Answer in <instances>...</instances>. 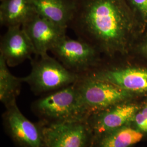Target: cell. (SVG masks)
<instances>
[{
    "label": "cell",
    "instance_id": "cell-1",
    "mask_svg": "<svg viewBox=\"0 0 147 147\" xmlns=\"http://www.w3.org/2000/svg\"><path fill=\"white\" fill-rule=\"evenodd\" d=\"M69 27L107 61L130 57L144 33L125 0H78Z\"/></svg>",
    "mask_w": 147,
    "mask_h": 147
},
{
    "label": "cell",
    "instance_id": "cell-2",
    "mask_svg": "<svg viewBox=\"0 0 147 147\" xmlns=\"http://www.w3.org/2000/svg\"><path fill=\"white\" fill-rule=\"evenodd\" d=\"M32 108L45 124L87 121L88 118L76 83L45 94L33 102Z\"/></svg>",
    "mask_w": 147,
    "mask_h": 147
},
{
    "label": "cell",
    "instance_id": "cell-3",
    "mask_svg": "<svg viewBox=\"0 0 147 147\" xmlns=\"http://www.w3.org/2000/svg\"><path fill=\"white\" fill-rule=\"evenodd\" d=\"M32 60V69L21 78L36 94H45L75 84L81 75L66 68L57 58L47 55Z\"/></svg>",
    "mask_w": 147,
    "mask_h": 147
},
{
    "label": "cell",
    "instance_id": "cell-4",
    "mask_svg": "<svg viewBox=\"0 0 147 147\" xmlns=\"http://www.w3.org/2000/svg\"><path fill=\"white\" fill-rule=\"evenodd\" d=\"M129 58L104 60L87 74L112 83L136 97L147 95V65L134 64Z\"/></svg>",
    "mask_w": 147,
    "mask_h": 147
},
{
    "label": "cell",
    "instance_id": "cell-5",
    "mask_svg": "<svg viewBox=\"0 0 147 147\" xmlns=\"http://www.w3.org/2000/svg\"><path fill=\"white\" fill-rule=\"evenodd\" d=\"M79 98L88 117L136 96L108 81L89 74L81 75L76 82Z\"/></svg>",
    "mask_w": 147,
    "mask_h": 147
},
{
    "label": "cell",
    "instance_id": "cell-6",
    "mask_svg": "<svg viewBox=\"0 0 147 147\" xmlns=\"http://www.w3.org/2000/svg\"><path fill=\"white\" fill-rule=\"evenodd\" d=\"M51 52L66 68L79 75L88 73L104 61L100 53L88 42L67 36Z\"/></svg>",
    "mask_w": 147,
    "mask_h": 147
},
{
    "label": "cell",
    "instance_id": "cell-7",
    "mask_svg": "<svg viewBox=\"0 0 147 147\" xmlns=\"http://www.w3.org/2000/svg\"><path fill=\"white\" fill-rule=\"evenodd\" d=\"M42 128L44 147H87L93 136L87 121L43 123Z\"/></svg>",
    "mask_w": 147,
    "mask_h": 147
},
{
    "label": "cell",
    "instance_id": "cell-8",
    "mask_svg": "<svg viewBox=\"0 0 147 147\" xmlns=\"http://www.w3.org/2000/svg\"><path fill=\"white\" fill-rule=\"evenodd\" d=\"M141 105L133 99L127 100L89 116L87 122L92 135L98 138L109 132L131 125Z\"/></svg>",
    "mask_w": 147,
    "mask_h": 147
},
{
    "label": "cell",
    "instance_id": "cell-9",
    "mask_svg": "<svg viewBox=\"0 0 147 147\" xmlns=\"http://www.w3.org/2000/svg\"><path fill=\"white\" fill-rule=\"evenodd\" d=\"M3 123L7 133L19 147H44L42 125H38L24 116L16 102L6 107Z\"/></svg>",
    "mask_w": 147,
    "mask_h": 147
},
{
    "label": "cell",
    "instance_id": "cell-10",
    "mask_svg": "<svg viewBox=\"0 0 147 147\" xmlns=\"http://www.w3.org/2000/svg\"><path fill=\"white\" fill-rule=\"evenodd\" d=\"M21 27L30 38L38 57L47 55L66 36V31L37 13Z\"/></svg>",
    "mask_w": 147,
    "mask_h": 147
},
{
    "label": "cell",
    "instance_id": "cell-11",
    "mask_svg": "<svg viewBox=\"0 0 147 147\" xmlns=\"http://www.w3.org/2000/svg\"><path fill=\"white\" fill-rule=\"evenodd\" d=\"M36 51L30 38L21 26L7 28L2 37L0 44V56L8 67H16L26 59L32 60Z\"/></svg>",
    "mask_w": 147,
    "mask_h": 147
},
{
    "label": "cell",
    "instance_id": "cell-12",
    "mask_svg": "<svg viewBox=\"0 0 147 147\" xmlns=\"http://www.w3.org/2000/svg\"><path fill=\"white\" fill-rule=\"evenodd\" d=\"M38 14L65 31L76 13L78 0H32Z\"/></svg>",
    "mask_w": 147,
    "mask_h": 147
},
{
    "label": "cell",
    "instance_id": "cell-13",
    "mask_svg": "<svg viewBox=\"0 0 147 147\" xmlns=\"http://www.w3.org/2000/svg\"><path fill=\"white\" fill-rule=\"evenodd\" d=\"M36 13L32 0H1L0 22L7 28L22 26Z\"/></svg>",
    "mask_w": 147,
    "mask_h": 147
},
{
    "label": "cell",
    "instance_id": "cell-14",
    "mask_svg": "<svg viewBox=\"0 0 147 147\" xmlns=\"http://www.w3.org/2000/svg\"><path fill=\"white\" fill-rule=\"evenodd\" d=\"M143 136L131 125H126L98 137L96 147H131L141 141Z\"/></svg>",
    "mask_w": 147,
    "mask_h": 147
},
{
    "label": "cell",
    "instance_id": "cell-15",
    "mask_svg": "<svg viewBox=\"0 0 147 147\" xmlns=\"http://www.w3.org/2000/svg\"><path fill=\"white\" fill-rule=\"evenodd\" d=\"M22 83L21 78L11 73L5 60L0 56V100L5 107L16 103Z\"/></svg>",
    "mask_w": 147,
    "mask_h": 147
},
{
    "label": "cell",
    "instance_id": "cell-16",
    "mask_svg": "<svg viewBox=\"0 0 147 147\" xmlns=\"http://www.w3.org/2000/svg\"><path fill=\"white\" fill-rule=\"evenodd\" d=\"M143 32L147 31V0H125Z\"/></svg>",
    "mask_w": 147,
    "mask_h": 147
},
{
    "label": "cell",
    "instance_id": "cell-17",
    "mask_svg": "<svg viewBox=\"0 0 147 147\" xmlns=\"http://www.w3.org/2000/svg\"><path fill=\"white\" fill-rule=\"evenodd\" d=\"M130 125L143 134H147V100L141 103Z\"/></svg>",
    "mask_w": 147,
    "mask_h": 147
},
{
    "label": "cell",
    "instance_id": "cell-18",
    "mask_svg": "<svg viewBox=\"0 0 147 147\" xmlns=\"http://www.w3.org/2000/svg\"><path fill=\"white\" fill-rule=\"evenodd\" d=\"M133 55H136L147 63V31L142 34L136 43L132 50L131 56Z\"/></svg>",
    "mask_w": 147,
    "mask_h": 147
}]
</instances>
